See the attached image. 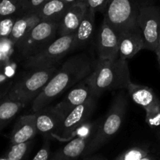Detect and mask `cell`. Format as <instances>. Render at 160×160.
<instances>
[{
  "label": "cell",
  "mask_w": 160,
  "mask_h": 160,
  "mask_svg": "<svg viewBox=\"0 0 160 160\" xmlns=\"http://www.w3.org/2000/svg\"><path fill=\"white\" fill-rule=\"evenodd\" d=\"M97 60L91 53L81 52L67 59L45 84L31 104L34 112L49 106L61 95L91 75Z\"/></svg>",
  "instance_id": "obj_1"
},
{
  "label": "cell",
  "mask_w": 160,
  "mask_h": 160,
  "mask_svg": "<svg viewBox=\"0 0 160 160\" xmlns=\"http://www.w3.org/2000/svg\"><path fill=\"white\" fill-rule=\"evenodd\" d=\"M89 81L93 95L98 98L107 91L127 89L131 83L127 59L120 57L113 60L98 59Z\"/></svg>",
  "instance_id": "obj_2"
},
{
  "label": "cell",
  "mask_w": 160,
  "mask_h": 160,
  "mask_svg": "<svg viewBox=\"0 0 160 160\" xmlns=\"http://www.w3.org/2000/svg\"><path fill=\"white\" fill-rule=\"evenodd\" d=\"M128 104V95L123 90L114 98L104 120L100 121L84 156H88L107 143L123 124Z\"/></svg>",
  "instance_id": "obj_3"
},
{
  "label": "cell",
  "mask_w": 160,
  "mask_h": 160,
  "mask_svg": "<svg viewBox=\"0 0 160 160\" xmlns=\"http://www.w3.org/2000/svg\"><path fill=\"white\" fill-rule=\"evenodd\" d=\"M58 70L57 66L38 70H31L10 88L7 98L19 101L26 106L41 93L45 84Z\"/></svg>",
  "instance_id": "obj_4"
},
{
  "label": "cell",
  "mask_w": 160,
  "mask_h": 160,
  "mask_svg": "<svg viewBox=\"0 0 160 160\" xmlns=\"http://www.w3.org/2000/svg\"><path fill=\"white\" fill-rule=\"evenodd\" d=\"M149 4L148 0H109L103 20L119 34L138 24L141 9Z\"/></svg>",
  "instance_id": "obj_5"
},
{
  "label": "cell",
  "mask_w": 160,
  "mask_h": 160,
  "mask_svg": "<svg viewBox=\"0 0 160 160\" xmlns=\"http://www.w3.org/2000/svg\"><path fill=\"white\" fill-rule=\"evenodd\" d=\"M74 34L58 36L55 41L34 56L24 59L28 70H38L56 66L62 58L73 52Z\"/></svg>",
  "instance_id": "obj_6"
},
{
  "label": "cell",
  "mask_w": 160,
  "mask_h": 160,
  "mask_svg": "<svg viewBox=\"0 0 160 160\" xmlns=\"http://www.w3.org/2000/svg\"><path fill=\"white\" fill-rule=\"evenodd\" d=\"M59 22L40 21L17 45L22 57L34 56L58 37Z\"/></svg>",
  "instance_id": "obj_7"
},
{
  "label": "cell",
  "mask_w": 160,
  "mask_h": 160,
  "mask_svg": "<svg viewBox=\"0 0 160 160\" xmlns=\"http://www.w3.org/2000/svg\"><path fill=\"white\" fill-rule=\"evenodd\" d=\"M98 121L85 123L75 131L76 136L59 148L49 160H77L84 154L98 125Z\"/></svg>",
  "instance_id": "obj_8"
},
{
  "label": "cell",
  "mask_w": 160,
  "mask_h": 160,
  "mask_svg": "<svg viewBox=\"0 0 160 160\" xmlns=\"http://www.w3.org/2000/svg\"><path fill=\"white\" fill-rule=\"evenodd\" d=\"M131 99L146 112V123L150 127L160 125V100L151 88L131 82L127 88Z\"/></svg>",
  "instance_id": "obj_9"
},
{
  "label": "cell",
  "mask_w": 160,
  "mask_h": 160,
  "mask_svg": "<svg viewBox=\"0 0 160 160\" xmlns=\"http://www.w3.org/2000/svg\"><path fill=\"white\" fill-rule=\"evenodd\" d=\"M98 97H91L88 101L72 109L62 118L56 135L59 139H68L75 131L87 122L96 107Z\"/></svg>",
  "instance_id": "obj_10"
},
{
  "label": "cell",
  "mask_w": 160,
  "mask_h": 160,
  "mask_svg": "<svg viewBox=\"0 0 160 160\" xmlns=\"http://www.w3.org/2000/svg\"><path fill=\"white\" fill-rule=\"evenodd\" d=\"M145 42V49L156 52L159 45L160 31V8L149 4L141 9L138 18Z\"/></svg>",
  "instance_id": "obj_11"
},
{
  "label": "cell",
  "mask_w": 160,
  "mask_h": 160,
  "mask_svg": "<svg viewBox=\"0 0 160 160\" xmlns=\"http://www.w3.org/2000/svg\"><path fill=\"white\" fill-rule=\"evenodd\" d=\"M89 76L70 88L66 96L54 106L55 109L59 112L62 118L72 109L84 103L94 95L89 81Z\"/></svg>",
  "instance_id": "obj_12"
},
{
  "label": "cell",
  "mask_w": 160,
  "mask_h": 160,
  "mask_svg": "<svg viewBox=\"0 0 160 160\" xmlns=\"http://www.w3.org/2000/svg\"><path fill=\"white\" fill-rule=\"evenodd\" d=\"M98 59L113 60L119 58V35L104 20L100 27L97 38Z\"/></svg>",
  "instance_id": "obj_13"
},
{
  "label": "cell",
  "mask_w": 160,
  "mask_h": 160,
  "mask_svg": "<svg viewBox=\"0 0 160 160\" xmlns=\"http://www.w3.org/2000/svg\"><path fill=\"white\" fill-rule=\"evenodd\" d=\"M119 35V57L131 59L139 51L145 49V42L138 24L123 30Z\"/></svg>",
  "instance_id": "obj_14"
},
{
  "label": "cell",
  "mask_w": 160,
  "mask_h": 160,
  "mask_svg": "<svg viewBox=\"0 0 160 160\" xmlns=\"http://www.w3.org/2000/svg\"><path fill=\"white\" fill-rule=\"evenodd\" d=\"M38 133L35 113L22 116L16 122L11 132V145L33 140Z\"/></svg>",
  "instance_id": "obj_15"
},
{
  "label": "cell",
  "mask_w": 160,
  "mask_h": 160,
  "mask_svg": "<svg viewBox=\"0 0 160 160\" xmlns=\"http://www.w3.org/2000/svg\"><path fill=\"white\" fill-rule=\"evenodd\" d=\"M86 9L87 7L82 3L75 2L71 5L59 20L58 36L74 34L82 20Z\"/></svg>",
  "instance_id": "obj_16"
},
{
  "label": "cell",
  "mask_w": 160,
  "mask_h": 160,
  "mask_svg": "<svg viewBox=\"0 0 160 160\" xmlns=\"http://www.w3.org/2000/svg\"><path fill=\"white\" fill-rule=\"evenodd\" d=\"M34 113L36 116L38 132L43 134H56L62 121V117L55 109L54 106H48Z\"/></svg>",
  "instance_id": "obj_17"
},
{
  "label": "cell",
  "mask_w": 160,
  "mask_h": 160,
  "mask_svg": "<svg viewBox=\"0 0 160 160\" xmlns=\"http://www.w3.org/2000/svg\"><path fill=\"white\" fill-rule=\"evenodd\" d=\"M95 12L91 9H86L82 20L74 33L73 50L82 49L85 48L92 41L95 31Z\"/></svg>",
  "instance_id": "obj_18"
},
{
  "label": "cell",
  "mask_w": 160,
  "mask_h": 160,
  "mask_svg": "<svg viewBox=\"0 0 160 160\" xmlns=\"http://www.w3.org/2000/svg\"><path fill=\"white\" fill-rule=\"evenodd\" d=\"M40 21L36 12H24L17 16L9 35L11 41L17 44Z\"/></svg>",
  "instance_id": "obj_19"
},
{
  "label": "cell",
  "mask_w": 160,
  "mask_h": 160,
  "mask_svg": "<svg viewBox=\"0 0 160 160\" xmlns=\"http://www.w3.org/2000/svg\"><path fill=\"white\" fill-rule=\"evenodd\" d=\"M70 6L64 0H48L36 13L42 21L59 22Z\"/></svg>",
  "instance_id": "obj_20"
},
{
  "label": "cell",
  "mask_w": 160,
  "mask_h": 160,
  "mask_svg": "<svg viewBox=\"0 0 160 160\" xmlns=\"http://www.w3.org/2000/svg\"><path fill=\"white\" fill-rule=\"evenodd\" d=\"M24 106L23 103L6 96L0 100V131L9 124Z\"/></svg>",
  "instance_id": "obj_21"
},
{
  "label": "cell",
  "mask_w": 160,
  "mask_h": 160,
  "mask_svg": "<svg viewBox=\"0 0 160 160\" xmlns=\"http://www.w3.org/2000/svg\"><path fill=\"white\" fill-rule=\"evenodd\" d=\"M24 0H0V17H10L23 13Z\"/></svg>",
  "instance_id": "obj_22"
},
{
  "label": "cell",
  "mask_w": 160,
  "mask_h": 160,
  "mask_svg": "<svg viewBox=\"0 0 160 160\" xmlns=\"http://www.w3.org/2000/svg\"><path fill=\"white\" fill-rule=\"evenodd\" d=\"M33 141L12 145L6 156V160H22L26 156Z\"/></svg>",
  "instance_id": "obj_23"
},
{
  "label": "cell",
  "mask_w": 160,
  "mask_h": 160,
  "mask_svg": "<svg viewBox=\"0 0 160 160\" xmlns=\"http://www.w3.org/2000/svg\"><path fill=\"white\" fill-rule=\"evenodd\" d=\"M149 155V151L142 147H132L119 155L115 160H140Z\"/></svg>",
  "instance_id": "obj_24"
},
{
  "label": "cell",
  "mask_w": 160,
  "mask_h": 160,
  "mask_svg": "<svg viewBox=\"0 0 160 160\" xmlns=\"http://www.w3.org/2000/svg\"><path fill=\"white\" fill-rule=\"evenodd\" d=\"M109 0H77L76 2L82 3L88 9L104 13L109 4Z\"/></svg>",
  "instance_id": "obj_25"
},
{
  "label": "cell",
  "mask_w": 160,
  "mask_h": 160,
  "mask_svg": "<svg viewBox=\"0 0 160 160\" xmlns=\"http://www.w3.org/2000/svg\"><path fill=\"white\" fill-rule=\"evenodd\" d=\"M51 155H50V142L48 134H45L44 142L42 146L38 152L37 154L34 156L32 160H49Z\"/></svg>",
  "instance_id": "obj_26"
},
{
  "label": "cell",
  "mask_w": 160,
  "mask_h": 160,
  "mask_svg": "<svg viewBox=\"0 0 160 160\" xmlns=\"http://www.w3.org/2000/svg\"><path fill=\"white\" fill-rule=\"evenodd\" d=\"M48 0H24L23 13L24 12H37L41 6Z\"/></svg>",
  "instance_id": "obj_27"
},
{
  "label": "cell",
  "mask_w": 160,
  "mask_h": 160,
  "mask_svg": "<svg viewBox=\"0 0 160 160\" xmlns=\"http://www.w3.org/2000/svg\"><path fill=\"white\" fill-rule=\"evenodd\" d=\"M83 160H107V159L102 157H99V156H92V157L86 156V157Z\"/></svg>",
  "instance_id": "obj_28"
},
{
  "label": "cell",
  "mask_w": 160,
  "mask_h": 160,
  "mask_svg": "<svg viewBox=\"0 0 160 160\" xmlns=\"http://www.w3.org/2000/svg\"><path fill=\"white\" fill-rule=\"evenodd\" d=\"M140 160H157L156 159V158H154L153 156H150V155H148V156H145V157H143L142 159H141Z\"/></svg>",
  "instance_id": "obj_29"
},
{
  "label": "cell",
  "mask_w": 160,
  "mask_h": 160,
  "mask_svg": "<svg viewBox=\"0 0 160 160\" xmlns=\"http://www.w3.org/2000/svg\"><path fill=\"white\" fill-rule=\"evenodd\" d=\"M157 56V59H158V62H159V66H160V50L159 49H156V51L155 52Z\"/></svg>",
  "instance_id": "obj_30"
},
{
  "label": "cell",
  "mask_w": 160,
  "mask_h": 160,
  "mask_svg": "<svg viewBox=\"0 0 160 160\" xmlns=\"http://www.w3.org/2000/svg\"><path fill=\"white\" fill-rule=\"evenodd\" d=\"M64 1H65L69 5V6H71V5H73V3L76 2L77 0H64Z\"/></svg>",
  "instance_id": "obj_31"
},
{
  "label": "cell",
  "mask_w": 160,
  "mask_h": 160,
  "mask_svg": "<svg viewBox=\"0 0 160 160\" xmlns=\"http://www.w3.org/2000/svg\"><path fill=\"white\" fill-rule=\"evenodd\" d=\"M157 49L160 50V31H159V45H158Z\"/></svg>",
  "instance_id": "obj_32"
}]
</instances>
